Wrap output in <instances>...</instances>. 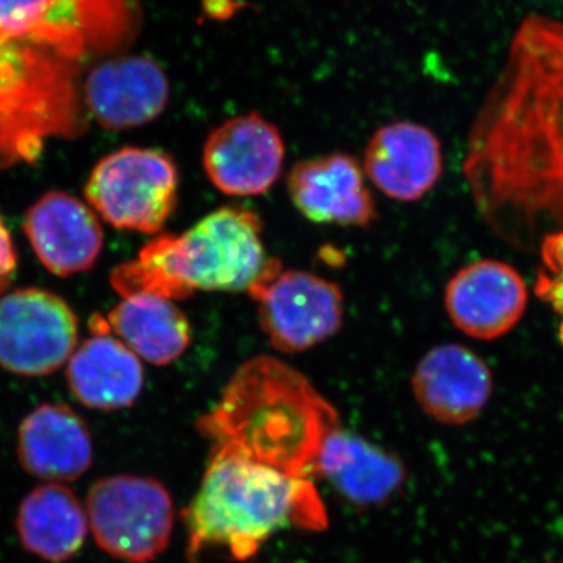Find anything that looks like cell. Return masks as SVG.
Instances as JSON below:
<instances>
[{"instance_id": "1", "label": "cell", "mask_w": 563, "mask_h": 563, "mask_svg": "<svg viewBox=\"0 0 563 563\" xmlns=\"http://www.w3.org/2000/svg\"><path fill=\"white\" fill-rule=\"evenodd\" d=\"M463 176L507 246L533 252L563 231V21L533 13L518 24L470 129Z\"/></svg>"}, {"instance_id": "2", "label": "cell", "mask_w": 563, "mask_h": 563, "mask_svg": "<svg viewBox=\"0 0 563 563\" xmlns=\"http://www.w3.org/2000/svg\"><path fill=\"white\" fill-rule=\"evenodd\" d=\"M196 426L211 451L313 481L322 444L340 428V417L302 373L258 355L236 369Z\"/></svg>"}, {"instance_id": "3", "label": "cell", "mask_w": 563, "mask_h": 563, "mask_svg": "<svg viewBox=\"0 0 563 563\" xmlns=\"http://www.w3.org/2000/svg\"><path fill=\"white\" fill-rule=\"evenodd\" d=\"M91 20L84 0H60L36 31H0V166L36 163L47 140L87 129L77 77Z\"/></svg>"}, {"instance_id": "4", "label": "cell", "mask_w": 563, "mask_h": 563, "mask_svg": "<svg viewBox=\"0 0 563 563\" xmlns=\"http://www.w3.org/2000/svg\"><path fill=\"white\" fill-rule=\"evenodd\" d=\"M181 521L190 563L209 550H224L232 561L246 562L282 529L322 531L328 528V514L313 481L211 451L202 483L181 510Z\"/></svg>"}, {"instance_id": "5", "label": "cell", "mask_w": 563, "mask_h": 563, "mask_svg": "<svg viewBox=\"0 0 563 563\" xmlns=\"http://www.w3.org/2000/svg\"><path fill=\"white\" fill-rule=\"evenodd\" d=\"M268 261L257 214L225 206L180 235L155 236L110 282L121 298L151 292L181 301L196 291H247Z\"/></svg>"}, {"instance_id": "6", "label": "cell", "mask_w": 563, "mask_h": 563, "mask_svg": "<svg viewBox=\"0 0 563 563\" xmlns=\"http://www.w3.org/2000/svg\"><path fill=\"white\" fill-rule=\"evenodd\" d=\"M87 517L103 553L121 562L147 563L172 542L176 512L172 493L161 481L117 474L91 485Z\"/></svg>"}, {"instance_id": "7", "label": "cell", "mask_w": 563, "mask_h": 563, "mask_svg": "<svg viewBox=\"0 0 563 563\" xmlns=\"http://www.w3.org/2000/svg\"><path fill=\"white\" fill-rule=\"evenodd\" d=\"M85 198L113 228L155 235L176 209L179 172L166 152L122 147L92 168Z\"/></svg>"}, {"instance_id": "8", "label": "cell", "mask_w": 563, "mask_h": 563, "mask_svg": "<svg viewBox=\"0 0 563 563\" xmlns=\"http://www.w3.org/2000/svg\"><path fill=\"white\" fill-rule=\"evenodd\" d=\"M247 292L257 303L269 344L285 354L312 350L342 329V288L317 274L284 269L276 258H269Z\"/></svg>"}, {"instance_id": "9", "label": "cell", "mask_w": 563, "mask_h": 563, "mask_svg": "<svg viewBox=\"0 0 563 563\" xmlns=\"http://www.w3.org/2000/svg\"><path fill=\"white\" fill-rule=\"evenodd\" d=\"M79 318L68 302L41 288L0 298V366L22 377L60 369L76 351Z\"/></svg>"}, {"instance_id": "10", "label": "cell", "mask_w": 563, "mask_h": 563, "mask_svg": "<svg viewBox=\"0 0 563 563\" xmlns=\"http://www.w3.org/2000/svg\"><path fill=\"white\" fill-rule=\"evenodd\" d=\"M285 144L279 129L257 113L222 122L210 133L202 165L211 184L228 196L269 191L284 168Z\"/></svg>"}, {"instance_id": "11", "label": "cell", "mask_w": 563, "mask_h": 563, "mask_svg": "<svg viewBox=\"0 0 563 563\" xmlns=\"http://www.w3.org/2000/svg\"><path fill=\"white\" fill-rule=\"evenodd\" d=\"M81 99L101 128L131 131L161 117L172 99V84L150 55H117L92 66Z\"/></svg>"}, {"instance_id": "12", "label": "cell", "mask_w": 563, "mask_h": 563, "mask_svg": "<svg viewBox=\"0 0 563 563\" xmlns=\"http://www.w3.org/2000/svg\"><path fill=\"white\" fill-rule=\"evenodd\" d=\"M521 274L501 261L463 266L448 282L444 307L455 328L472 339L493 342L512 331L528 309Z\"/></svg>"}, {"instance_id": "13", "label": "cell", "mask_w": 563, "mask_h": 563, "mask_svg": "<svg viewBox=\"0 0 563 563\" xmlns=\"http://www.w3.org/2000/svg\"><path fill=\"white\" fill-rule=\"evenodd\" d=\"M422 412L444 426L476 421L490 402L493 376L487 363L462 344L446 343L422 355L412 376Z\"/></svg>"}, {"instance_id": "14", "label": "cell", "mask_w": 563, "mask_h": 563, "mask_svg": "<svg viewBox=\"0 0 563 563\" xmlns=\"http://www.w3.org/2000/svg\"><path fill=\"white\" fill-rule=\"evenodd\" d=\"M24 232L41 265L57 277L88 272L103 247L98 213L63 191L46 192L33 203Z\"/></svg>"}, {"instance_id": "15", "label": "cell", "mask_w": 563, "mask_h": 563, "mask_svg": "<svg viewBox=\"0 0 563 563\" xmlns=\"http://www.w3.org/2000/svg\"><path fill=\"white\" fill-rule=\"evenodd\" d=\"M288 195L317 224L366 228L377 217L361 165L342 152L299 162L288 176Z\"/></svg>"}, {"instance_id": "16", "label": "cell", "mask_w": 563, "mask_h": 563, "mask_svg": "<svg viewBox=\"0 0 563 563\" xmlns=\"http://www.w3.org/2000/svg\"><path fill=\"white\" fill-rule=\"evenodd\" d=\"M363 168L377 190L388 198L417 202L442 177V144L424 125L393 122L377 129L366 144Z\"/></svg>"}, {"instance_id": "17", "label": "cell", "mask_w": 563, "mask_h": 563, "mask_svg": "<svg viewBox=\"0 0 563 563\" xmlns=\"http://www.w3.org/2000/svg\"><path fill=\"white\" fill-rule=\"evenodd\" d=\"M18 459L25 473L44 483H73L95 459L90 428L68 406L41 404L20 424Z\"/></svg>"}, {"instance_id": "18", "label": "cell", "mask_w": 563, "mask_h": 563, "mask_svg": "<svg viewBox=\"0 0 563 563\" xmlns=\"http://www.w3.org/2000/svg\"><path fill=\"white\" fill-rule=\"evenodd\" d=\"M318 476L352 506L369 509L398 498L407 483V468L399 455L339 428L322 444Z\"/></svg>"}, {"instance_id": "19", "label": "cell", "mask_w": 563, "mask_h": 563, "mask_svg": "<svg viewBox=\"0 0 563 563\" xmlns=\"http://www.w3.org/2000/svg\"><path fill=\"white\" fill-rule=\"evenodd\" d=\"M69 390L85 407L102 412L128 409L140 398L143 365L111 332L92 333L73 352L66 369Z\"/></svg>"}, {"instance_id": "20", "label": "cell", "mask_w": 563, "mask_h": 563, "mask_svg": "<svg viewBox=\"0 0 563 563\" xmlns=\"http://www.w3.org/2000/svg\"><path fill=\"white\" fill-rule=\"evenodd\" d=\"M88 528L79 498L63 484L33 488L18 509L16 531L22 548L44 562L63 563L76 558Z\"/></svg>"}, {"instance_id": "21", "label": "cell", "mask_w": 563, "mask_h": 563, "mask_svg": "<svg viewBox=\"0 0 563 563\" xmlns=\"http://www.w3.org/2000/svg\"><path fill=\"white\" fill-rule=\"evenodd\" d=\"M110 332L140 361L172 365L191 343V324L173 299L151 292L122 298L107 317Z\"/></svg>"}, {"instance_id": "22", "label": "cell", "mask_w": 563, "mask_h": 563, "mask_svg": "<svg viewBox=\"0 0 563 563\" xmlns=\"http://www.w3.org/2000/svg\"><path fill=\"white\" fill-rule=\"evenodd\" d=\"M540 265L537 268L533 291L561 318V342L563 343V231L550 233L540 242Z\"/></svg>"}, {"instance_id": "23", "label": "cell", "mask_w": 563, "mask_h": 563, "mask_svg": "<svg viewBox=\"0 0 563 563\" xmlns=\"http://www.w3.org/2000/svg\"><path fill=\"white\" fill-rule=\"evenodd\" d=\"M58 0H0V31L24 35L46 24Z\"/></svg>"}, {"instance_id": "24", "label": "cell", "mask_w": 563, "mask_h": 563, "mask_svg": "<svg viewBox=\"0 0 563 563\" xmlns=\"http://www.w3.org/2000/svg\"><path fill=\"white\" fill-rule=\"evenodd\" d=\"M18 268V255L9 229L0 217V292L5 291Z\"/></svg>"}]
</instances>
